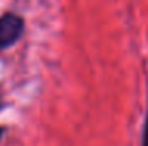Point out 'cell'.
Here are the masks:
<instances>
[{
  "label": "cell",
  "mask_w": 148,
  "mask_h": 146,
  "mask_svg": "<svg viewBox=\"0 0 148 146\" xmlns=\"http://www.w3.org/2000/svg\"><path fill=\"white\" fill-rule=\"evenodd\" d=\"M24 19L14 13H5L0 16V52L14 46L24 33Z\"/></svg>",
  "instance_id": "6da1fadb"
},
{
  "label": "cell",
  "mask_w": 148,
  "mask_h": 146,
  "mask_svg": "<svg viewBox=\"0 0 148 146\" xmlns=\"http://www.w3.org/2000/svg\"><path fill=\"white\" fill-rule=\"evenodd\" d=\"M140 146H148V107L145 115V123H143V132H142V143Z\"/></svg>",
  "instance_id": "7a4b0ae2"
},
{
  "label": "cell",
  "mask_w": 148,
  "mask_h": 146,
  "mask_svg": "<svg viewBox=\"0 0 148 146\" xmlns=\"http://www.w3.org/2000/svg\"><path fill=\"white\" fill-rule=\"evenodd\" d=\"M2 132H3V130H2V127H0V135H2Z\"/></svg>",
  "instance_id": "3957f363"
}]
</instances>
